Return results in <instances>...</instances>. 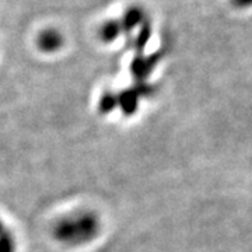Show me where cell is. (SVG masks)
<instances>
[{"label":"cell","instance_id":"cell-7","mask_svg":"<svg viewBox=\"0 0 252 252\" xmlns=\"http://www.w3.org/2000/svg\"><path fill=\"white\" fill-rule=\"evenodd\" d=\"M152 36V24L149 21V18H146L143 23H142V27L139 30V34L133 38V48H135L137 52H142L144 49L146 44L149 42Z\"/></svg>","mask_w":252,"mask_h":252},{"label":"cell","instance_id":"cell-3","mask_svg":"<svg viewBox=\"0 0 252 252\" xmlns=\"http://www.w3.org/2000/svg\"><path fill=\"white\" fill-rule=\"evenodd\" d=\"M158 61H160V55L158 54H153L147 58H144L142 55H137L130 64V70L137 80H144L152 73L156 63Z\"/></svg>","mask_w":252,"mask_h":252},{"label":"cell","instance_id":"cell-9","mask_svg":"<svg viewBox=\"0 0 252 252\" xmlns=\"http://www.w3.org/2000/svg\"><path fill=\"white\" fill-rule=\"evenodd\" d=\"M14 251V241L13 237L6 233H0V252H13Z\"/></svg>","mask_w":252,"mask_h":252},{"label":"cell","instance_id":"cell-8","mask_svg":"<svg viewBox=\"0 0 252 252\" xmlns=\"http://www.w3.org/2000/svg\"><path fill=\"white\" fill-rule=\"evenodd\" d=\"M118 105V95L112 93H107L101 97L99 101V108L102 112H108L111 109H114Z\"/></svg>","mask_w":252,"mask_h":252},{"label":"cell","instance_id":"cell-10","mask_svg":"<svg viewBox=\"0 0 252 252\" xmlns=\"http://www.w3.org/2000/svg\"><path fill=\"white\" fill-rule=\"evenodd\" d=\"M3 231V227H1V223H0V233Z\"/></svg>","mask_w":252,"mask_h":252},{"label":"cell","instance_id":"cell-6","mask_svg":"<svg viewBox=\"0 0 252 252\" xmlns=\"http://www.w3.org/2000/svg\"><path fill=\"white\" fill-rule=\"evenodd\" d=\"M139 91L137 89H129L124 91L121 95H118V104L122 107L126 114H132L137 107V99H139Z\"/></svg>","mask_w":252,"mask_h":252},{"label":"cell","instance_id":"cell-4","mask_svg":"<svg viewBox=\"0 0 252 252\" xmlns=\"http://www.w3.org/2000/svg\"><path fill=\"white\" fill-rule=\"evenodd\" d=\"M146 18H147L146 17V13H144V10L142 7H139V6L127 7L122 18L119 20L121 21V27H122V32L130 34V31L135 27H137V26H140Z\"/></svg>","mask_w":252,"mask_h":252},{"label":"cell","instance_id":"cell-2","mask_svg":"<svg viewBox=\"0 0 252 252\" xmlns=\"http://www.w3.org/2000/svg\"><path fill=\"white\" fill-rule=\"evenodd\" d=\"M36 45L39 51L45 54H54L63 46V36L58 30L46 28L39 32V35L36 38Z\"/></svg>","mask_w":252,"mask_h":252},{"label":"cell","instance_id":"cell-5","mask_svg":"<svg viewBox=\"0 0 252 252\" xmlns=\"http://www.w3.org/2000/svg\"><path fill=\"white\" fill-rule=\"evenodd\" d=\"M122 32V27H121V21L119 20H107L101 24L98 30L99 39L105 44L115 41L118 36Z\"/></svg>","mask_w":252,"mask_h":252},{"label":"cell","instance_id":"cell-1","mask_svg":"<svg viewBox=\"0 0 252 252\" xmlns=\"http://www.w3.org/2000/svg\"><path fill=\"white\" fill-rule=\"evenodd\" d=\"M98 230L97 219L91 215H80L73 219H64L55 228V235L63 243H84L89 241Z\"/></svg>","mask_w":252,"mask_h":252}]
</instances>
